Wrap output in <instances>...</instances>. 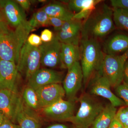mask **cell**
<instances>
[{"label":"cell","instance_id":"6da1fadb","mask_svg":"<svg viewBox=\"0 0 128 128\" xmlns=\"http://www.w3.org/2000/svg\"><path fill=\"white\" fill-rule=\"evenodd\" d=\"M113 10L104 4L100 10L91 14L82 23L81 39L102 38L115 28Z\"/></svg>","mask_w":128,"mask_h":128},{"label":"cell","instance_id":"7a4b0ae2","mask_svg":"<svg viewBox=\"0 0 128 128\" xmlns=\"http://www.w3.org/2000/svg\"><path fill=\"white\" fill-rule=\"evenodd\" d=\"M34 28L28 21L0 38V58L6 61L18 62L20 52L29 34Z\"/></svg>","mask_w":128,"mask_h":128},{"label":"cell","instance_id":"3957f363","mask_svg":"<svg viewBox=\"0 0 128 128\" xmlns=\"http://www.w3.org/2000/svg\"><path fill=\"white\" fill-rule=\"evenodd\" d=\"M80 42V64L83 74V82L86 84L99 71L104 54L97 40L82 39Z\"/></svg>","mask_w":128,"mask_h":128},{"label":"cell","instance_id":"277c9868","mask_svg":"<svg viewBox=\"0 0 128 128\" xmlns=\"http://www.w3.org/2000/svg\"><path fill=\"white\" fill-rule=\"evenodd\" d=\"M79 100L80 106L78 112L68 121L75 128H91L105 106L87 93L82 94Z\"/></svg>","mask_w":128,"mask_h":128},{"label":"cell","instance_id":"5b68a950","mask_svg":"<svg viewBox=\"0 0 128 128\" xmlns=\"http://www.w3.org/2000/svg\"><path fill=\"white\" fill-rule=\"evenodd\" d=\"M128 59V50L121 55L104 54L98 72L107 79L111 87L115 88L122 82L124 66Z\"/></svg>","mask_w":128,"mask_h":128},{"label":"cell","instance_id":"8992f818","mask_svg":"<svg viewBox=\"0 0 128 128\" xmlns=\"http://www.w3.org/2000/svg\"><path fill=\"white\" fill-rule=\"evenodd\" d=\"M41 64L39 48L31 46L26 41L21 49L16 64L18 72L24 76L28 80L39 70Z\"/></svg>","mask_w":128,"mask_h":128},{"label":"cell","instance_id":"52a82bcc","mask_svg":"<svg viewBox=\"0 0 128 128\" xmlns=\"http://www.w3.org/2000/svg\"><path fill=\"white\" fill-rule=\"evenodd\" d=\"M75 108V101L62 99L40 110L44 116L50 120L68 121L74 115Z\"/></svg>","mask_w":128,"mask_h":128},{"label":"cell","instance_id":"ba28073f","mask_svg":"<svg viewBox=\"0 0 128 128\" xmlns=\"http://www.w3.org/2000/svg\"><path fill=\"white\" fill-rule=\"evenodd\" d=\"M62 43L56 36L52 41L43 42L38 47L41 56V64L44 66L50 68L62 67L60 58Z\"/></svg>","mask_w":128,"mask_h":128},{"label":"cell","instance_id":"9c48e42d","mask_svg":"<svg viewBox=\"0 0 128 128\" xmlns=\"http://www.w3.org/2000/svg\"><path fill=\"white\" fill-rule=\"evenodd\" d=\"M91 84L90 89L91 94L106 98L115 107L126 105L122 99L112 92L109 82L98 72L95 74Z\"/></svg>","mask_w":128,"mask_h":128},{"label":"cell","instance_id":"30bf717a","mask_svg":"<svg viewBox=\"0 0 128 128\" xmlns=\"http://www.w3.org/2000/svg\"><path fill=\"white\" fill-rule=\"evenodd\" d=\"M83 76L80 64L76 62L68 69L63 80V86L68 100L75 101L76 96L82 86Z\"/></svg>","mask_w":128,"mask_h":128},{"label":"cell","instance_id":"8fae6325","mask_svg":"<svg viewBox=\"0 0 128 128\" xmlns=\"http://www.w3.org/2000/svg\"><path fill=\"white\" fill-rule=\"evenodd\" d=\"M0 10L9 26L14 28L28 21L25 10L15 0H1Z\"/></svg>","mask_w":128,"mask_h":128},{"label":"cell","instance_id":"7c38bea8","mask_svg":"<svg viewBox=\"0 0 128 128\" xmlns=\"http://www.w3.org/2000/svg\"><path fill=\"white\" fill-rule=\"evenodd\" d=\"M19 128H41V119L36 111L26 105L19 95L16 114V121Z\"/></svg>","mask_w":128,"mask_h":128},{"label":"cell","instance_id":"4fadbf2b","mask_svg":"<svg viewBox=\"0 0 128 128\" xmlns=\"http://www.w3.org/2000/svg\"><path fill=\"white\" fill-rule=\"evenodd\" d=\"M64 76L60 72L48 68L39 69L28 80V84L36 90L40 88L51 84H60Z\"/></svg>","mask_w":128,"mask_h":128},{"label":"cell","instance_id":"5bb4252c","mask_svg":"<svg viewBox=\"0 0 128 128\" xmlns=\"http://www.w3.org/2000/svg\"><path fill=\"white\" fill-rule=\"evenodd\" d=\"M40 110L53 104L63 98L65 92L60 84L54 83L46 85L36 90Z\"/></svg>","mask_w":128,"mask_h":128},{"label":"cell","instance_id":"9a60e30c","mask_svg":"<svg viewBox=\"0 0 128 128\" xmlns=\"http://www.w3.org/2000/svg\"><path fill=\"white\" fill-rule=\"evenodd\" d=\"M19 95L18 92L8 89L0 90V111L13 123L16 121Z\"/></svg>","mask_w":128,"mask_h":128},{"label":"cell","instance_id":"2e32d148","mask_svg":"<svg viewBox=\"0 0 128 128\" xmlns=\"http://www.w3.org/2000/svg\"><path fill=\"white\" fill-rule=\"evenodd\" d=\"M18 73L16 63L1 60L0 90L8 89L17 92L16 83Z\"/></svg>","mask_w":128,"mask_h":128},{"label":"cell","instance_id":"e0dca14e","mask_svg":"<svg viewBox=\"0 0 128 128\" xmlns=\"http://www.w3.org/2000/svg\"><path fill=\"white\" fill-rule=\"evenodd\" d=\"M100 0H71L68 2V8L74 15L73 19L85 20L91 14Z\"/></svg>","mask_w":128,"mask_h":128},{"label":"cell","instance_id":"ac0fdd59","mask_svg":"<svg viewBox=\"0 0 128 128\" xmlns=\"http://www.w3.org/2000/svg\"><path fill=\"white\" fill-rule=\"evenodd\" d=\"M60 58L63 68H69L80 59L79 46L62 43Z\"/></svg>","mask_w":128,"mask_h":128},{"label":"cell","instance_id":"d6986e66","mask_svg":"<svg viewBox=\"0 0 128 128\" xmlns=\"http://www.w3.org/2000/svg\"><path fill=\"white\" fill-rule=\"evenodd\" d=\"M104 50L106 54L118 55L128 50V36L118 34L112 37L105 44Z\"/></svg>","mask_w":128,"mask_h":128},{"label":"cell","instance_id":"ffe728a7","mask_svg":"<svg viewBox=\"0 0 128 128\" xmlns=\"http://www.w3.org/2000/svg\"><path fill=\"white\" fill-rule=\"evenodd\" d=\"M48 16L67 21L73 19L74 14L68 7L60 3H50L42 8Z\"/></svg>","mask_w":128,"mask_h":128},{"label":"cell","instance_id":"44dd1931","mask_svg":"<svg viewBox=\"0 0 128 128\" xmlns=\"http://www.w3.org/2000/svg\"><path fill=\"white\" fill-rule=\"evenodd\" d=\"M117 108L111 104L105 106L91 128H108L116 116Z\"/></svg>","mask_w":128,"mask_h":128},{"label":"cell","instance_id":"7402d4cb","mask_svg":"<svg viewBox=\"0 0 128 128\" xmlns=\"http://www.w3.org/2000/svg\"><path fill=\"white\" fill-rule=\"evenodd\" d=\"M82 28L67 32H58L55 35L62 43L79 46L81 40Z\"/></svg>","mask_w":128,"mask_h":128},{"label":"cell","instance_id":"603a6c76","mask_svg":"<svg viewBox=\"0 0 128 128\" xmlns=\"http://www.w3.org/2000/svg\"><path fill=\"white\" fill-rule=\"evenodd\" d=\"M22 96L29 107L36 112L40 110L38 96L33 88L27 85L24 89Z\"/></svg>","mask_w":128,"mask_h":128},{"label":"cell","instance_id":"cb8c5ba5","mask_svg":"<svg viewBox=\"0 0 128 128\" xmlns=\"http://www.w3.org/2000/svg\"><path fill=\"white\" fill-rule=\"evenodd\" d=\"M113 18L117 27L128 31V10L114 9Z\"/></svg>","mask_w":128,"mask_h":128},{"label":"cell","instance_id":"d4e9b609","mask_svg":"<svg viewBox=\"0 0 128 128\" xmlns=\"http://www.w3.org/2000/svg\"><path fill=\"white\" fill-rule=\"evenodd\" d=\"M29 25L34 28L41 26H46L49 25V16L43 9L41 8L36 12L28 21Z\"/></svg>","mask_w":128,"mask_h":128},{"label":"cell","instance_id":"484cf974","mask_svg":"<svg viewBox=\"0 0 128 128\" xmlns=\"http://www.w3.org/2000/svg\"><path fill=\"white\" fill-rule=\"evenodd\" d=\"M115 92L118 96L128 106V85L124 83L121 84L115 88Z\"/></svg>","mask_w":128,"mask_h":128},{"label":"cell","instance_id":"4316f807","mask_svg":"<svg viewBox=\"0 0 128 128\" xmlns=\"http://www.w3.org/2000/svg\"><path fill=\"white\" fill-rule=\"evenodd\" d=\"M115 118L118 120L124 126L128 121V106L120 108L117 111Z\"/></svg>","mask_w":128,"mask_h":128},{"label":"cell","instance_id":"83f0119b","mask_svg":"<svg viewBox=\"0 0 128 128\" xmlns=\"http://www.w3.org/2000/svg\"><path fill=\"white\" fill-rule=\"evenodd\" d=\"M11 30L0 10V38L8 33Z\"/></svg>","mask_w":128,"mask_h":128},{"label":"cell","instance_id":"f1b7e54d","mask_svg":"<svg viewBox=\"0 0 128 128\" xmlns=\"http://www.w3.org/2000/svg\"><path fill=\"white\" fill-rule=\"evenodd\" d=\"M27 42L31 46L36 47H39L43 43L40 37L34 34H32L28 36Z\"/></svg>","mask_w":128,"mask_h":128},{"label":"cell","instance_id":"f546056e","mask_svg":"<svg viewBox=\"0 0 128 128\" xmlns=\"http://www.w3.org/2000/svg\"><path fill=\"white\" fill-rule=\"evenodd\" d=\"M110 2L114 9L128 10V0H111Z\"/></svg>","mask_w":128,"mask_h":128},{"label":"cell","instance_id":"4dcf8cb0","mask_svg":"<svg viewBox=\"0 0 128 128\" xmlns=\"http://www.w3.org/2000/svg\"><path fill=\"white\" fill-rule=\"evenodd\" d=\"M65 21L56 18L49 16V24L54 27L55 31L58 32L63 25Z\"/></svg>","mask_w":128,"mask_h":128},{"label":"cell","instance_id":"1f68e13d","mask_svg":"<svg viewBox=\"0 0 128 128\" xmlns=\"http://www.w3.org/2000/svg\"><path fill=\"white\" fill-rule=\"evenodd\" d=\"M40 37L43 42L47 43L52 40L54 35L52 31L48 29H45L41 32Z\"/></svg>","mask_w":128,"mask_h":128},{"label":"cell","instance_id":"d6a6232c","mask_svg":"<svg viewBox=\"0 0 128 128\" xmlns=\"http://www.w3.org/2000/svg\"><path fill=\"white\" fill-rule=\"evenodd\" d=\"M22 8L25 10H28L30 9L31 6V2L28 0H15Z\"/></svg>","mask_w":128,"mask_h":128},{"label":"cell","instance_id":"836d02e7","mask_svg":"<svg viewBox=\"0 0 128 128\" xmlns=\"http://www.w3.org/2000/svg\"><path fill=\"white\" fill-rule=\"evenodd\" d=\"M0 128H18L13 123L6 118L0 125Z\"/></svg>","mask_w":128,"mask_h":128},{"label":"cell","instance_id":"e575fe53","mask_svg":"<svg viewBox=\"0 0 128 128\" xmlns=\"http://www.w3.org/2000/svg\"><path fill=\"white\" fill-rule=\"evenodd\" d=\"M122 82L123 83L128 85V59L124 66Z\"/></svg>","mask_w":128,"mask_h":128},{"label":"cell","instance_id":"d590c367","mask_svg":"<svg viewBox=\"0 0 128 128\" xmlns=\"http://www.w3.org/2000/svg\"><path fill=\"white\" fill-rule=\"evenodd\" d=\"M108 128H125L118 120L115 118L112 121Z\"/></svg>","mask_w":128,"mask_h":128},{"label":"cell","instance_id":"8d00e7d4","mask_svg":"<svg viewBox=\"0 0 128 128\" xmlns=\"http://www.w3.org/2000/svg\"><path fill=\"white\" fill-rule=\"evenodd\" d=\"M47 128H68L66 125L63 124H55L49 126Z\"/></svg>","mask_w":128,"mask_h":128},{"label":"cell","instance_id":"74e56055","mask_svg":"<svg viewBox=\"0 0 128 128\" xmlns=\"http://www.w3.org/2000/svg\"><path fill=\"white\" fill-rule=\"evenodd\" d=\"M6 118L4 114L0 111V125L2 123Z\"/></svg>","mask_w":128,"mask_h":128},{"label":"cell","instance_id":"f35d334b","mask_svg":"<svg viewBox=\"0 0 128 128\" xmlns=\"http://www.w3.org/2000/svg\"><path fill=\"white\" fill-rule=\"evenodd\" d=\"M124 128H128V122H126V124H124Z\"/></svg>","mask_w":128,"mask_h":128},{"label":"cell","instance_id":"ab89813d","mask_svg":"<svg viewBox=\"0 0 128 128\" xmlns=\"http://www.w3.org/2000/svg\"><path fill=\"white\" fill-rule=\"evenodd\" d=\"M0 60H1V59H0Z\"/></svg>","mask_w":128,"mask_h":128},{"label":"cell","instance_id":"60d3db41","mask_svg":"<svg viewBox=\"0 0 128 128\" xmlns=\"http://www.w3.org/2000/svg\"></svg>","mask_w":128,"mask_h":128}]
</instances>
